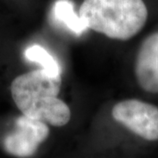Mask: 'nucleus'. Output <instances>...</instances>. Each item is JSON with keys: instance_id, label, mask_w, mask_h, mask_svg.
<instances>
[{"instance_id": "4", "label": "nucleus", "mask_w": 158, "mask_h": 158, "mask_svg": "<svg viewBox=\"0 0 158 158\" xmlns=\"http://www.w3.org/2000/svg\"><path fill=\"white\" fill-rule=\"evenodd\" d=\"M46 122L26 115L19 116L14 128L4 138L3 148L7 154L16 157H30L49 135Z\"/></svg>"}, {"instance_id": "7", "label": "nucleus", "mask_w": 158, "mask_h": 158, "mask_svg": "<svg viewBox=\"0 0 158 158\" xmlns=\"http://www.w3.org/2000/svg\"><path fill=\"white\" fill-rule=\"evenodd\" d=\"M26 58L31 61L40 63L43 69L56 75H61V69L56 60L40 45L31 46L25 52Z\"/></svg>"}, {"instance_id": "3", "label": "nucleus", "mask_w": 158, "mask_h": 158, "mask_svg": "<svg viewBox=\"0 0 158 158\" xmlns=\"http://www.w3.org/2000/svg\"><path fill=\"white\" fill-rule=\"evenodd\" d=\"M113 118L147 141L158 140V108L137 99L117 103L112 110Z\"/></svg>"}, {"instance_id": "2", "label": "nucleus", "mask_w": 158, "mask_h": 158, "mask_svg": "<svg viewBox=\"0 0 158 158\" xmlns=\"http://www.w3.org/2000/svg\"><path fill=\"white\" fill-rule=\"evenodd\" d=\"M78 15L87 28L127 40L145 26L148 8L143 0H83Z\"/></svg>"}, {"instance_id": "6", "label": "nucleus", "mask_w": 158, "mask_h": 158, "mask_svg": "<svg viewBox=\"0 0 158 158\" xmlns=\"http://www.w3.org/2000/svg\"><path fill=\"white\" fill-rule=\"evenodd\" d=\"M54 14L58 20L67 26L75 34H81L87 29L84 20L74 11L70 0H57L54 4Z\"/></svg>"}, {"instance_id": "1", "label": "nucleus", "mask_w": 158, "mask_h": 158, "mask_svg": "<svg viewBox=\"0 0 158 158\" xmlns=\"http://www.w3.org/2000/svg\"><path fill=\"white\" fill-rule=\"evenodd\" d=\"M61 86V75L41 69L14 77L10 92L22 114L54 127H63L69 123L71 113L67 104L57 98Z\"/></svg>"}, {"instance_id": "5", "label": "nucleus", "mask_w": 158, "mask_h": 158, "mask_svg": "<svg viewBox=\"0 0 158 158\" xmlns=\"http://www.w3.org/2000/svg\"><path fill=\"white\" fill-rule=\"evenodd\" d=\"M135 76L142 90L158 93V33L142 42L136 57Z\"/></svg>"}]
</instances>
